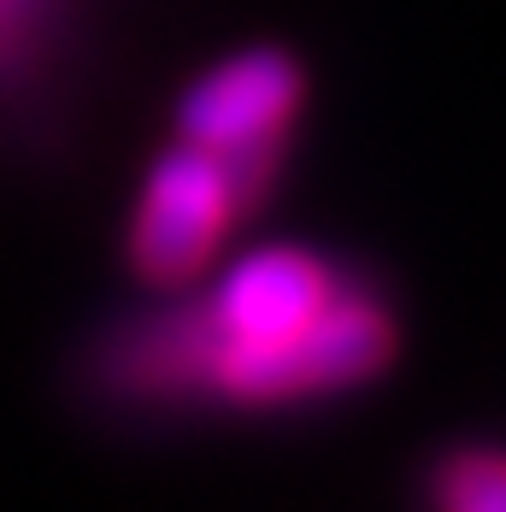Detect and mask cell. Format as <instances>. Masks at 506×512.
I'll list each match as a JSON object with an SVG mask.
<instances>
[{
	"instance_id": "obj_3",
	"label": "cell",
	"mask_w": 506,
	"mask_h": 512,
	"mask_svg": "<svg viewBox=\"0 0 506 512\" xmlns=\"http://www.w3.org/2000/svg\"><path fill=\"white\" fill-rule=\"evenodd\" d=\"M306 101V71L283 48H242L177 101V136L224 159H259Z\"/></svg>"
},
{
	"instance_id": "obj_4",
	"label": "cell",
	"mask_w": 506,
	"mask_h": 512,
	"mask_svg": "<svg viewBox=\"0 0 506 512\" xmlns=\"http://www.w3.org/2000/svg\"><path fill=\"white\" fill-rule=\"evenodd\" d=\"M336 271L306 248H253L212 289L218 342H283L336 301Z\"/></svg>"
},
{
	"instance_id": "obj_1",
	"label": "cell",
	"mask_w": 506,
	"mask_h": 512,
	"mask_svg": "<svg viewBox=\"0 0 506 512\" xmlns=\"http://www.w3.org/2000/svg\"><path fill=\"white\" fill-rule=\"evenodd\" d=\"M206 377L242 401V407H277L306 395H336L365 377L389 371L395 359V324L377 301L354 289H336V301L318 312L306 330L283 342H206Z\"/></svg>"
},
{
	"instance_id": "obj_2",
	"label": "cell",
	"mask_w": 506,
	"mask_h": 512,
	"mask_svg": "<svg viewBox=\"0 0 506 512\" xmlns=\"http://www.w3.org/2000/svg\"><path fill=\"white\" fill-rule=\"evenodd\" d=\"M248 183L236 171V159L212 154L201 142L165 148L148 171V189L130 224V259L148 283H183L195 277L206 259L224 248L236 212L248 206Z\"/></svg>"
},
{
	"instance_id": "obj_5",
	"label": "cell",
	"mask_w": 506,
	"mask_h": 512,
	"mask_svg": "<svg viewBox=\"0 0 506 512\" xmlns=\"http://www.w3.org/2000/svg\"><path fill=\"white\" fill-rule=\"evenodd\" d=\"M430 507L436 512H506V460L465 448L448 454L430 477Z\"/></svg>"
}]
</instances>
